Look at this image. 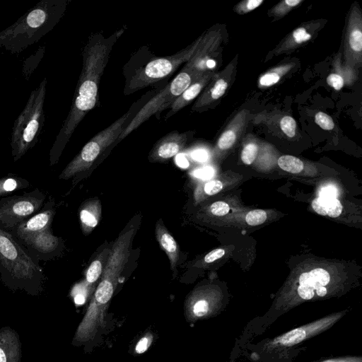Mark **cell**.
I'll list each match as a JSON object with an SVG mask.
<instances>
[{"mask_svg":"<svg viewBox=\"0 0 362 362\" xmlns=\"http://www.w3.org/2000/svg\"><path fill=\"white\" fill-rule=\"evenodd\" d=\"M117 37V33L108 38L95 33L88 38L83 50L82 70L70 110L50 150L51 164L57 161L76 128L95 107L100 78Z\"/></svg>","mask_w":362,"mask_h":362,"instance_id":"cell-1","label":"cell"},{"mask_svg":"<svg viewBox=\"0 0 362 362\" xmlns=\"http://www.w3.org/2000/svg\"><path fill=\"white\" fill-rule=\"evenodd\" d=\"M68 0H41L0 32V48L18 54L51 31L65 13Z\"/></svg>","mask_w":362,"mask_h":362,"instance_id":"cell-2","label":"cell"},{"mask_svg":"<svg viewBox=\"0 0 362 362\" xmlns=\"http://www.w3.org/2000/svg\"><path fill=\"white\" fill-rule=\"evenodd\" d=\"M47 84V80L45 77L31 91L25 106L13 123L11 146L15 161L35 145L44 125Z\"/></svg>","mask_w":362,"mask_h":362,"instance_id":"cell-3","label":"cell"},{"mask_svg":"<svg viewBox=\"0 0 362 362\" xmlns=\"http://www.w3.org/2000/svg\"><path fill=\"white\" fill-rule=\"evenodd\" d=\"M136 109L132 106L127 112L93 137L65 167L59 177L68 180L89 169L99 155L117 141L122 132L137 113Z\"/></svg>","mask_w":362,"mask_h":362,"instance_id":"cell-4","label":"cell"},{"mask_svg":"<svg viewBox=\"0 0 362 362\" xmlns=\"http://www.w3.org/2000/svg\"><path fill=\"white\" fill-rule=\"evenodd\" d=\"M135 231V228L131 227L121 233L112 243L108 259L94 295V300L97 303L105 305L111 299L118 278L127 262Z\"/></svg>","mask_w":362,"mask_h":362,"instance_id":"cell-5","label":"cell"},{"mask_svg":"<svg viewBox=\"0 0 362 362\" xmlns=\"http://www.w3.org/2000/svg\"><path fill=\"white\" fill-rule=\"evenodd\" d=\"M199 42V40L173 55L156 58L137 69L126 83L125 94L140 90L173 74L190 59Z\"/></svg>","mask_w":362,"mask_h":362,"instance_id":"cell-6","label":"cell"},{"mask_svg":"<svg viewBox=\"0 0 362 362\" xmlns=\"http://www.w3.org/2000/svg\"><path fill=\"white\" fill-rule=\"evenodd\" d=\"M192 73L181 70L175 78L147 102L135 115L117 141L123 139L150 117L169 108L181 93L195 80Z\"/></svg>","mask_w":362,"mask_h":362,"instance_id":"cell-7","label":"cell"},{"mask_svg":"<svg viewBox=\"0 0 362 362\" xmlns=\"http://www.w3.org/2000/svg\"><path fill=\"white\" fill-rule=\"evenodd\" d=\"M0 262L13 276L31 278L40 270L11 235L0 229Z\"/></svg>","mask_w":362,"mask_h":362,"instance_id":"cell-8","label":"cell"},{"mask_svg":"<svg viewBox=\"0 0 362 362\" xmlns=\"http://www.w3.org/2000/svg\"><path fill=\"white\" fill-rule=\"evenodd\" d=\"M345 312L329 314L310 323L296 327L267 341L264 345L266 351L279 348L291 347L306 339L325 332L338 322Z\"/></svg>","mask_w":362,"mask_h":362,"instance_id":"cell-9","label":"cell"},{"mask_svg":"<svg viewBox=\"0 0 362 362\" xmlns=\"http://www.w3.org/2000/svg\"><path fill=\"white\" fill-rule=\"evenodd\" d=\"M329 281V274L322 268L301 274L296 291V296L288 303L284 311L289 310L300 300L306 301L326 296L328 293L327 286Z\"/></svg>","mask_w":362,"mask_h":362,"instance_id":"cell-10","label":"cell"},{"mask_svg":"<svg viewBox=\"0 0 362 362\" xmlns=\"http://www.w3.org/2000/svg\"><path fill=\"white\" fill-rule=\"evenodd\" d=\"M42 200L30 196L15 197L8 199L0 207V221L11 226L37 211Z\"/></svg>","mask_w":362,"mask_h":362,"instance_id":"cell-11","label":"cell"},{"mask_svg":"<svg viewBox=\"0 0 362 362\" xmlns=\"http://www.w3.org/2000/svg\"><path fill=\"white\" fill-rule=\"evenodd\" d=\"M190 132L180 133L173 131L158 140L148 154L151 163H165L185 147Z\"/></svg>","mask_w":362,"mask_h":362,"instance_id":"cell-12","label":"cell"},{"mask_svg":"<svg viewBox=\"0 0 362 362\" xmlns=\"http://www.w3.org/2000/svg\"><path fill=\"white\" fill-rule=\"evenodd\" d=\"M155 234L160 248L165 252L169 259L170 269L174 271L179 260V245L164 226L161 218L156 222Z\"/></svg>","mask_w":362,"mask_h":362,"instance_id":"cell-13","label":"cell"},{"mask_svg":"<svg viewBox=\"0 0 362 362\" xmlns=\"http://www.w3.org/2000/svg\"><path fill=\"white\" fill-rule=\"evenodd\" d=\"M53 216V211L46 210L22 222L17 228L18 237L23 240L37 233L49 229Z\"/></svg>","mask_w":362,"mask_h":362,"instance_id":"cell-14","label":"cell"},{"mask_svg":"<svg viewBox=\"0 0 362 362\" xmlns=\"http://www.w3.org/2000/svg\"><path fill=\"white\" fill-rule=\"evenodd\" d=\"M102 206L100 199L86 200L79 210L81 227L85 235L90 234L98 224L101 218Z\"/></svg>","mask_w":362,"mask_h":362,"instance_id":"cell-15","label":"cell"},{"mask_svg":"<svg viewBox=\"0 0 362 362\" xmlns=\"http://www.w3.org/2000/svg\"><path fill=\"white\" fill-rule=\"evenodd\" d=\"M205 81L206 78L204 76H200L197 80L192 81L170 106V110L165 115V119H168L179 110L189 105L195 98H197L205 84Z\"/></svg>","mask_w":362,"mask_h":362,"instance_id":"cell-16","label":"cell"},{"mask_svg":"<svg viewBox=\"0 0 362 362\" xmlns=\"http://www.w3.org/2000/svg\"><path fill=\"white\" fill-rule=\"evenodd\" d=\"M23 240L42 252H52L57 248L59 244L58 238L50 232L49 229L25 238Z\"/></svg>","mask_w":362,"mask_h":362,"instance_id":"cell-17","label":"cell"},{"mask_svg":"<svg viewBox=\"0 0 362 362\" xmlns=\"http://www.w3.org/2000/svg\"><path fill=\"white\" fill-rule=\"evenodd\" d=\"M314 211L320 215L338 217L342 211V205L337 198L318 197L312 202Z\"/></svg>","mask_w":362,"mask_h":362,"instance_id":"cell-18","label":"cell"},{"mask_svg":"<svg viewBox=\"0 0 362 362\" xmlns=\"http://www.w3.org/2000/svg\"><path fill=\"white\" fill-rule=\"evenodd\" d=\"M111 247H105L92 261L86 272V281L93 284L100 277L108 259Z\"/></svg>","mask_w":362,"mask_h":362,"instance_id":"cell-19","label":"cell"},{"mask_svg":"<svg viewBox=\"0 0 362 362\" xmlns=\"http://www.w3.org/2000/svg\"><path fill=\"white\" fill-rule=\"evenodd\" d=\"M278 165L282 170L291 173H298L303 169L304 165L299 158L289 155H284L278 159Z\"/></svg>","mask_w":362,"mask_h":362,"instance_id":"cell-20","label":"cell"},{"mask_svg":"<svg viewBox=\"0 0 362 362\" xmlns=\"http://www.w3.org/2000/svg\"><path fill=\"white\" fill-rule=\"evenodd\" d=\"M22 182L13 177H4L0 179V197L9 194L14 190L20 188Z\"/></svg>","mask_w":362,"mask_h":362,"instance_id":"cell-21","label":"cell"},{"mask_svg":"<svg viewBox=\"0 0 362 362\" xmlns=\"http://www.w3.org/2000/svg\"><path fill=\"white\" fill-rule=\"evenodd\" d=\"M211 309L210 302L205 298H197L192 305L193 313L197 317H204Z\"/></svg>","mask_w":362,"mask_h":362,"instance_id":"cell-22","label":"cell"},{"mask_svg":"<svg viewBox=\"0 0 362 362\" xmlns=\"http://www.w3.org/2000/svg\"><path fill=\"white\" fill-rule=\"evenodd\" d=\"M267 216L265 211L262 209H255L247 214L245 221L250 226H258L266 221Z\"/></svg>","mask_w":362,"mask_h":362,"instance_id":"cell-23","label":"cell"},{"mask_svg":"<svg viewBox=\"0 0 362 362\" xmlns=\"http://www.w3.org/2000/svg\"><path fill=\"white\" fill-rule=\"evenodd\" d=\"M257 146L255 144H249L245 146L241 153V159L246 165H250L256 158Z\"/></svg>","mask_w":362,"mask_h":362,"instance_id":"cell-24","label":"cell"},{"mask_svg":"<svg viewBox=\"0 0 362 362\" xmlns=\"http://www.w3.org/2000/svg\"><path fill=\"white\" fill-rule=\"evenodd\" d=\"M280 126L282 131L288 136H294L296 134V123L293 117L290 116L284 117L280 122Z\"/></svg>","mask_w":362,"mask_h":362,"instance_id":"cell-25","label":"cell"},{"mask_svg":"<svg viewBox=\"0 0 362 362\" xmlns=\"http://www.w3.org/2000/svg\"><path fill=\"white\" fill-rule=\"evenodd\" d=\"M235 134L232 130H228L222 134L218 141V146L221 150L229 148L235 141Z\"/></svg>","mask_w":362,"mask_h":362,"instance_id":"cell-26","label":"cell"},{"mask_svg":"<svg viewBox=\"0 0 362 362\" xmlns=\"http://www.w3.org/2000/svg\"><path fill=\"white\" fill-rule=\"evenodd\" d=\"M227 88V83L222 78L218 79L210 88L209 97L212 100H217L221 98Z\"/></svg>","mask_w":362,"mask_h":362,"instance_id":"cell-27","label":"cell"},{"mask_svg":"<svg viewBox=\"0 0 362 362\" xmlns=\"http://www.w3.org/2000/svg\"><path fill=\"white\" fill-rule=\"evenodd\" d=\"M315 120L316 124L325 130H331L334 127L332 117L322 112L315 115Z\"/></svg>","mask_w":362,"mask_h":362,"instance_id":"cell-28","label":"cell"},{"mask_svg":"<svg viewBox=\"0 0 362 362\" xmlns=\"http://www.w3.org/2000/svg\"><path fill=\"white\" fill-rule=\"evenodd\" d=\"M210 212L216 216H223L226 215L229 211V205L223 201H218L211 204L209 207Z\"/></svg>","mask_w":362,"mask_h":362,"instance_id":"cell-29","label":"cell"},{"mask_svg":"<svg viewBox=\"0 0 362 362\" xmlns=\"http://www.w3.org/2000/svg\"><path fill=\"white\" fill-rule=\"evenodd\" d=\"M349 44L351 47L356 52H360L362 49V33L358 30H354L349 37Z\"/></svg>","mask_w":362,"mask_h":362,"instance_id":"cell-30","label":"cell"},{"mask_svg":"<svg viewBox=\"0 0 362 362\" xmlns=\"http://www.w3.org/2000/svg\"><path fill=\"white\" fill-rule=\"evenodd\" d=\"M327 82L337 90H339L344 85L342 77L336 74H330L327 78Z\"/></svg>","mask_w":362,"mask_h":362,"instance_id":"cell-31","label":"cell"},{"mask_svg":"<svg viewBox=\"0 0 362 362\" xmlns=\"http://www.w3.org/2000/svg\"><path fill=\"white\" fill-rule=\"evenodd\" d=\"M279 80V76L276 73H269L262 76L260 78V84L264 86H269L276 83Z\"/></svg>","mask_w":362,"mask_h":362,"instance_id":"cell-32","label":"cell"},{"mask_svg":"<svg viewBox=\"0 0 362 362\" xmlns=\"http://www.w3.org/2000/svg\"><path fill=\"white\" fill-rule=\"evenodd\" d=\"M225 254V250L221 248L215 249L211 252H209L207 255H205L204 258V262L205 263H211L216 259L222 257Z\"/></svg>","mask_w":362,"mask_h":362,"instance_id":"cell-33","label":"cell"},{"mask_svg":"<svg viewBox=\"0 0 362 362\" xmlns=\"http://www.w3.org/2000/svg\"><path fill=\"white\" fill-rule=\"evenodd\" d=\"M293 36L297 43L305 42L311 37V35L303 28L296 29L293 32Z\"/></svg>","mask_w":362,"mask_h":362,"instance_id":"cell-34","label":"cell"},{"mask_svg":"<svg viewBox=\"0 0 362 362\" xmlns=\"http://www.w3.org/2000/svg\"><path fill=\"white\" fill-rule=\"evenodd\" d=\"M320 362H362L361 356H344L326 359Z\"/></svg>","mask_w":362,"mask_h":362,"instance_id":"cell-35","label":"cell"},{"mask_svg":"<svg viewBox=\"0 0 362 362\" xmlns=\"http://www.w3.org/2000/svg\"><path fill=\"white\" fill-rule=\"evenodd\" d=\"M337 191L333 186H327L322 188L320 192V197L326 198H336Z\"/></svg>","mask_w":362,"mask_h":362,"instance_id":"cell-36","label":"cell"},{"mask_svg":"<svg viewBox=\"0 0 362 362\" xmlns=\"http://www.w3.org/2000/svg\"><path fill=\"white\" fill-rule=\"evenodd\" d=\"M151 341L147 337L141 338L137 343L135 350L138 354H142L145 352L149 346Z\"/></svg>","mask_w":362,"mask_h":362,"instance_id":"cell-37","label":"cell"},{"mask_svg":"<svg viewBox=\"0 0 362 362\" xmlns=\"http://www.w3.org/2000/svg\"><path fill=\"white\" fill-rule=\"evenodd\" d=\"M262 2V0H250L247 4V8L248 10H253L258 7Z\"/></svg>","mask_w":362,"mask_h":362,"instance_id":"cell-38","label":"cell"},{"mask_svg":"<svg viewBox=\"0 0 362 362\" xmlns=\"http://www.w3.org/2000/svg\"><path fill=\"white\" fill-rule=\"evenodd\" d=\"M74 302L77 305H81L85 302V297L83 295L78 293L74 296Z\"/></svg>","mask_w":362,"mask_h":362,"instance_id":"cell-39","label":"cell"},{"mask_svg":"<svg viewBox=\"0 0 362 362\" xmlns=\"http://www.w3.org/2000/svg\"><path fill=\"white\" fill-rule=\"evenodd\" d=\"M300 1L301 0H286L285 3L290 6H294L299 4Z\"/></svg>","mask_w":362,"mask_h":362,"instance_id":"cell-40","label":"cell"},{"mask_svg":"<svg viewBox=\"0 0 362 362\" xmlns=\"http://www.w3.org/2000/svg\"><path fill=\"white\" fill-rule=\"evenodd\" d=\"M0 362H6V357L4 351L0 348Z\"/></svg>","mask_w":362,"mask_h":362,"instance_id":"cell-41","label":"cell"}]
</instances>
